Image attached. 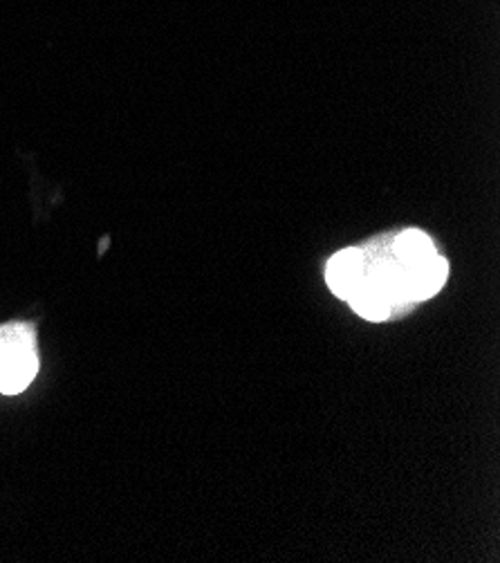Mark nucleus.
Returning a JSON list of instances; mask_svg holds the SVG:
<instances>
[{
  "label": "nucleus",
  "mask_w": 500,
  "mask_h": 563,
  "mask_svg": "<svg viewBox=\"0 0 500 563\" xmlns=\"http://www.w3.org/2000/svg\"><path fill=\"white\" fill-rule=\"evenodd\" d=\"M38 371L34 339L25 328L0 330V394L16 396Z\"/></svg>",
  "instance_id": "nucleus-1"
},
{
  "label": "nucleus",
  "mask_w": 500,
  "mask_h": 563,
  "mask_svg": "<svg viewBox=\"0 0 500 563\" xmlns=\"http://www.w3.org/2000/svg\"><path fill=\"white\" fill-rule=\"evenodd\" d=\"M435 256V247L431 238L420 230H408L395 241V261L404 270H414Z\"/></svg>",
  "instance_id": "nucleus-5"
},
{
  "label": "nucleus",
  "mask_w": 500,
  "mask_h": 563,
  "mask_svg": "<svg viewBox=\"0 0 500 563\" xmlns=\"http://www.w3.org/2000/svg\"><path fill=\"white\" fill-rule=\"evenodd\" d=\"M363 274H367V263H363L361 249L354 247L337 251L326 268V281L339 298H348L363 281Z\"/></svg>",
  "instance_id": "nucleus-2"
},
{
  "label": "nucleus",
  "mask_w": 500,
  "mask_h": 563,
  "mask_svg": "<svg viewBox=\"0 0 500 563\" xmlns=\"http://www.w3.org/2000/svg\"><path fill=\"white\" fill-rule=\"evenodd\" d=\"M406 277V296L408 301H427L433 294H438L449 277V263L442 256H433L431 261L414 268L404 270Z\"/></svg>",
  "instance_id": "nucleus-3"
},
{
  "label": "nucleus",
  "mask_w": 500,
  "mask_h": 563,
  "mask_svg": "<svg viewBox=\"0 0 500 563\" xmlns=\"http://www.w3.org/2000/svg\"><path fill=\"white\" fill-rule=\"evenodd\" d=\"M346 301L350 303L352 310L359 317L369 319V321L388 319L391 308H393L391 296L375 281H371L367 274H363V281L357 285V290Z\"/></svg>",
  "instance_id": "nucleus-4"
}]
</instances>
